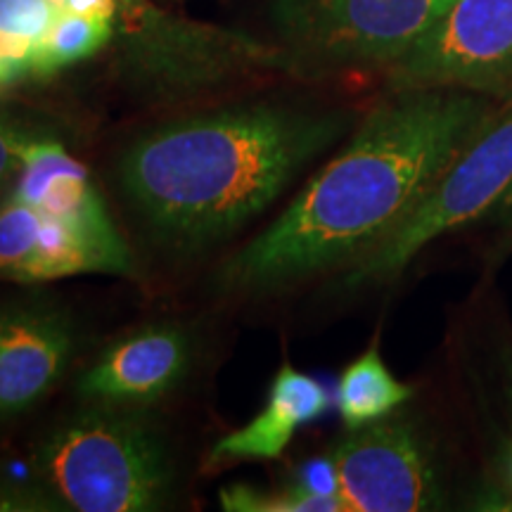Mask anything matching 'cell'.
Returning <instances> with one entry per match:
<instances>
[{
	"label": "cell",
	"mask_w": 512,
	"mask_h": 512,
	"mask_svg": "<svg viewBox=\"0 0 512 512\" xmlns=\"http://www.w3.org/2000/svg\"><path fill=\"white\" fill-rule=\"evenodd\" d=\"M503 100L460 88L394 91L278 221L233 256L223 283L271 290L356 261L406 219Z\"/></svg>",
	"instance_id": "cell-1"
},
{
	"label": "cell",
	"mask_w": 512,
	"mask_h": 512,
	"mask_svg": "<svg viewBox=\"0 0 512 512\" xmlns=\"http://www.w3.org/2000/svg\"><path fill=\"white\" fill-rule=\"evenodd\" d=\"M349 124L344 112L275 102L197 114L138 138L121 157L119 181L159 238L202 247L261 214Z\"/></svg>",
	"instance_id": "cell-2"
},
{
	"label": "cell",
	"mask_w": 512,
	"mask_h": 512,
	"mask_svg": "<svg viewBox=\"0 0 512 512\" xmlns=\"http://www.w3.org/2000/svg\"><path fill=\"white\" fill-rule=\"evenodd\" d=\"M36 470L53 503L79 512L164 508L174 460L145 418L100 403L74 413L38 446Z\"/></svg>",
	"instance_id": "cell-3"
},
{
	"label": "cell",
	"mask_w": 512,
	"mask_h": 512,
	"mask_svg": "<svg viewBox=\"0 0 512 512\" xmlns=\"http://www.w3.org/2000/svg\"><path fill=\"white\" fill-rule=\"evenodd\" d=\"M456 0H273L287 67H392Z\"/></svg>",
	"instance_id": "cell-4"
},
{
	"label": "cell",
	"mask_w": 512,
	"mask_h": 512,
	"mask_svg": "<svg viewBox=\"0 0 512 512\" xmlns=\"http://www.w3.org/2000/svg\"><path fill=\"white\" fill-rule=\"evenodd\" d=\"M512 185V93L399 226L351 261L349 285L392 280L448 230L486 214Z\"/></svg>",
	"instance_id": "cell-5"
},
{
	"label": "cell",
	"mask_w": 512,
	"mask_h": 512,
	"mask_svg": "<svg viewBox=\"0 0 512 512\" xmlns=\"http://www.w3.org/2000/svg\"><path fill=\"white\" fill-rule=\"evenodd\" d=\"M121 62L150 91H188L223 79L245 64L287 67L283 50H271L242 34L204 27L140 0L117 10Z\"/></svg>",
	"instance_id": "cell-6"
},
{
	"label": "cell",
	"mask_w": 512,
	"mask_h": 512,
	"mask_svg": "<svg viewBox=\"0 0 512 512\" xmlns=\"http://www.w3.org/2000/svg\"><path fill=\"white\" fill-rule=\"evenodd\" d=\"M392 91L460 88L512 93V0H456L389 67Z\"/></svg>",
	"instance_id": "cell-7"
},
{
	"label": "cell",
	"mask_w": 512,
	"mask_h": 512,
	"mask_svg": "<svg viewBox=\"0 0 512 512\" xmlns=\"http://www.w3.org/2000/svg\"><path fill=\"white\" fill-rule=\"evenodd\" d=\"M339 498L351 512L434 508L439 484L420 434L406 420H375L349 430L332 451Z\"/></svg>",
	"instance_id": "cell-8"
},
{
	"label": "cell",
	"mask_w": 512,
	"mask_h": 512,
	"mask_svg": "<svg viewBox=\"0 0 512 512\" xmlns=\"http://www.w3.org/2000/svg\"><path fill=\"white\" fill-rule=\"evenodd\" d=\"M190 363V339L176 325H147L121 337L81 377L79 392L107 406H147L169 394Z\"/></svg>",
	"instance_id": "cell-9"
},
{
	"label": "cell",
	"mask_w": 512,
	"mask_h": 512,
	"mask_svg": "<svg viewBox=\"0 0 512 512\" xmlns=\"http://www.w3.org/2000/svg\"><path fill=\"white\" fill-rule=\"evenodd\" d=\"M72 332L55 313H22L0 323V418L29 411L62 375Z\"/></svg>",
	"instance_id": "cell-10"
},
{
	"label": "cell",
	"mask_w": 512,
	"mask_h": 512,
	"mask_svg": "<svg viewBox=\"0 0 512 512\" xmlns=\"http://www.w3.org/2000/svg\"><path fill=\"white\" fill-rule=\"evenodd\" d=\"M12 195L43 214L72 221L81 228L117 233L86 166L50 136H41L27 147Z\"/></svg>",
	"instance_id": "cell-11"
},
{
	"label": "cell",
	"mask_w": 512,
	"mask_h": 512,
	"mask_svg": "<svg viewBox=\"0 0 512 512\" xmlns=\"http://www.w3.org/2000/svg\"><path fill=\"white\" fill-rule=\"evenodd\" d=\"M328 403L323 384L285 363L271 384L264 411L245 427L223 437L211 451V463L278 458L294 432L318 420L328 411Z\"/></svg>",
	"instance_id": "cell-12"
},
{
	"label": "cell",
	"mask_w": 512,
	"mask_h": 512,
	"mask_svg": "<svg viewBox=\"0 0 512 512\" xmlns=\"http://www.w3.org/2000/svg\"><path fill=\"white\" fill-rule=\"evenodd\" d=\"M411 396L413 389L389 373L380 351L373 344L342 373L337 401L344 425L349 430H356V427L387 418L394 408H399Z\"/></svg>",
	"instance_id": "cell-13"
},
{
	"label": "cell",
	"mask_w": 512,
	"mask_h": 512,
	"mask_svg": "<svg viewBox=\"0 0 512 512\" xmlns=\"http://www.w3.org/2000/svg\"><path fill=\"white\" fill-rule=\"evenodd\" d=\"M114 36V19L79 15V12L60 8L46 36L38 43L31 74H53L57 69L72 67L105 48Z\"/></svg>",
	"instance_id": "cell-14"
},
{
	"label": "cell",
	"mask_w": 512,
	"mask_h": 512,
	"mask_svg": "<svg viewBox=\"0 0 512 512\" xmlns=\"http://www.w3.org/2000/svg\"><path fill=\"white\" fill-rule=\"evenodd\" d=\"M60 5L53 0H0V50L22 74L31 72V60L46 36Z\"/></svg>",
	"instance_id": "cell-15"
},
{
	"label": "cell",
	"mask_w": 512,
	"mask_h": 512,
	"mask_svg": "<svg viewBox=\"0 0 512 512\" xmlns=\"http://www.w3.org/2000/svg\"><path fill=\"white\" fill-rule=\"evenodd\" d=\"M41 223V211L15 195L0 202V278L27 283L41 238Z\"/></svg>",
	"instance_id": "cell-16"
},
{
	"label": "cell",
	"mask_w": 512,
	"mask_h": 512,
	"mask_svg": "<svg viewBox=\"0 0 512 512\" xmlns=\"http://www.w3.org/2000/svg\"><path fill=\"white\" fill-rule=\"evenodd\" d=\"M221 505L235 512H339L347 510L339 496L313 494L299 482L280 491H256L249 484H233L221 491Z\"/></svg>",
	"instance_id": "cell-17"
},
{
	"label": "cell",
	"mask_w": 512,
	"mask_h": 512,
	"mask_svg": "<svg viewBox=\"0 0 512 512\" xmlns=\"http://www.w3.org/2000/svg\"><path fill=\"white\" fill-rule=\"evenodd\" d=\"M41 136H46V133L38 131L34 126H27L24 121L0 117V190L12 178H17L24 164V152Z\"/></svg>",
	"instance_id": "cell-18"
},
{
	"label": "cell",
	"mask_w": 512,
	"mask_h": 512,
	"mask_svg": "<svg viewBox=\"0 0 512 512\" xmlns=\"http://www.w3.org/2000/svg\"><path fill=\"white\" fill-rule=\"evenodd\" d=\"M294 482L306 486V489L313 491V494L339 496L337 467H335V460H332V456L309 460V463L302 465V470H299V475Z\"/></svg>",
	"instance_id": "cell-19"
},
{
	"label": "cell",
	"mask_w": 512,
	"mask_h": 512,
	"mask_svg": "<svg viewBox=\"0 0 512 512\" xmlns=\"http://www.w3.org/2000/svg\"><path fill=\"white\" fill-rule=\"evenodd\" d=\"M55 508L43 491H27L8 477H0V510H48Z\"/></svg>",
	"instance_id": "cell-20"
},
{
	"label": "cell",
	"mask_w": 512,
	"mask_h": 512,
	"mask_svg": "<svg viewBox=\"0 0 512 512\" xmlns=\"http://www.w3.org/2000/svg\"><path fill=\"white\" fill-rule=\"evenodd\" d=\"M62 8L79 15L117 19V0H64Z\"/></svg>",
	"instance_id": "cell-21"
},
{
	"label": "cell",
	"mask_w": 512,
	"mask_h": 512,
	"mask_svg": "<svg viewBox=\"0 0 512 512\" xmlns=\"http://www.w3.org/2000/svg\"><path fill=\"white\" fill-rule=\"evenodd\" d=\"M19 76H22V72L17 69V64L10 62L8 57L3 55V50H0V86H3V83L19 79Z\"/></svg>",
	"instance_id": "cell-22"
},
{
	"label": "cell",
	"mask_w": 512,
	"mask_h": 512,
	"mask_svg": "<svg viewBox=\"0 0 512 512\" xmlns=\"http://www.w3.org/2000/svg\"><path fill=\"white\" fill-rule=\"evenodd\" d=\"M491 209H494L496 219H510L512 216V185L503 192L501 197H498V202Z\"/></svg>",
	"instance_id": "cell-23"
},
{
	"label": "cell",
	"mask_w": 512,
	"mask_h": 512,
	"mask_svg": "<svg viewBox=\"0 0 512 512\" xmlns=\"http://www.w3.org/2000/svg\"><path fill=\"white\" fill-rule=\"evenodd\" d=\"M138 0H117V10L121 8H128V5H136Z\"/></svg>",
	"instance_id": "cell-24"
},
{
	"label": "cell",
	"mask_w": 512,
	"mask_h": 512,
	"mask_svg": "<svg viewBox=\"0 0 512 512\" xmlns=\"http://www.w3.org/2000/svg\"><path fill=\"white\" fill-rule=\"evenodd\" d=\"M53 3H55V5H60V8H62V5H64V0H53Z\"/></svg>",
	"instance_id": "cell-25"
}]
</instances>
